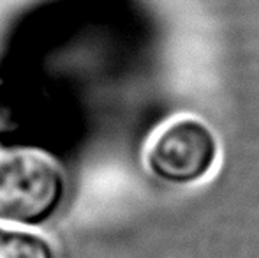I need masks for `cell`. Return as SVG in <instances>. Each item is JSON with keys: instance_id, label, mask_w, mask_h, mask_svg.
Instances as JSON below:
<instances>
[{"instance_id": "obj_1", "label": "cell", "mask_w": 259, "mask_h": 258, "mask_svg": "<svg viewBox=\"0 0 259 258\" xmlns=\"http://www.w3.org/2000/svg\"><path fill=\"white\" fill-rule=\"evenodd\" d=\"M67 191L64 170L34 149L0 154V221L39 227L62 207Z\"/></svg>"}, {"instance_id": "obj_2", "label": "cell", "mask_w": 259, "mask_h": 258, "mask_svg": "<svg viewBox=\"0 0 259 258\" xmlns=\"http://www.w3.org/2000/svg\"><path fill=\"white\" fill-rule=\"evenodd\" d=\"M217 156L213 131L196 117H180L157 133L147 149L145 163L148 172L162 182L191 186L211 172Z\"/></svg>"}, {"instance_id": "obj_3", "label": "cell", "mask_w": 259, "mask_h": 258, "mask_svg": "<svg viewBox=\"0 0 259 258\" xmlns=\"http://www.w3.org/2000/svg\"><path fill=\"white\" fill-rule=\"evenodd\" d=\"M0 258H57L48 239L34 232L0 227Z\"/></svg>"}]
</instances>
